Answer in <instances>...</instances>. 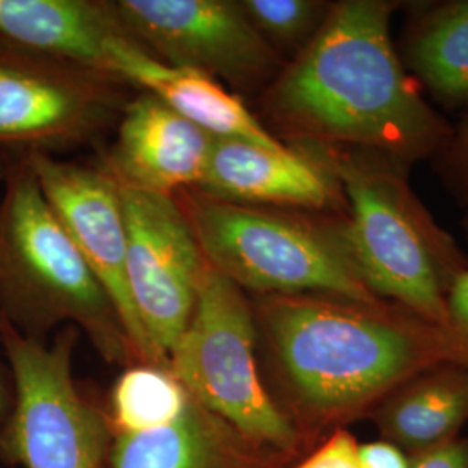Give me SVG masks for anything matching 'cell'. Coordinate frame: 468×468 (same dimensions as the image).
Returning a JSON list of instances; mask_svg holds the SVG:
<instances>
[{
  "label": "cell",
  "mask_w": 468,
  "mask_h": 468,
  "mask_svg": "<svg viewBox=\"0 0 468 468\" xmlns=\"http://www.w3.org/2000/svg\"><path fill=\"white\" fill-rule=\"evenodd\" d=\"M90 73L0 38V151L49 154L94 134L113 101Z\"/></svg>",
  "instance_id": "10"
},
{
  "label": "cell",
  "mask_w": 468,
  "mask_h": 468,
  "mask_svg": "<svg viewBox=\"0 0 468 468\" xmlns=\"http://www.w3.org/2000/svg\"><path fill=\"white\" fill-rule=\"evenodd\" d=\"M168 368L195 401L251 441L288 460L303 452L307 441L261 377L251 301L210 266Z\"/></svg>",
  "instance_id": "6"
},
{
  "label": "cell",
  "mask_w": 468,
  "mask_h": 468,
  "mask_svg": "<svg viewBox=\"0 0 468 468\" xmlns=\"http://www.w3.org/2000/svg\"><path fill=\"white\" fill-rule=\"evenodd\" d=\"M432 164L446 189L468 207V115L452 127V139Z\"/></svg>",
  "instance_id": "21"
},
{
  "label": "cell",
  "mask_w": 468,
  "mask_h": 468,
  "mask_svg": "<svg viewBox=\"0 0 468 468\" xmlns=\"http://www.w3.org/2000/svg\"><path fill=\"white\" fill-rule=\"evenodd\" d=\"M125 32L170 67L220 77L264 92L283 59L259 34L239 2L120 0L112 2Z\"/></svg>",
  "instance_id": "9"
},
{
  "label": "cell",
  "mask_w": 468,
  "mask_h": 468,
  "mask_svg": "<svg viewBox=\"0 0 468 468\" xmlns=\"http://www.w3.org/2000/svg\"><path fill=\"white\" fill-rule=\"evenodd\" d=\"M359 442L347 429L326 435L318 446L293 468H361L357 456Z\"/></svg>",
  "instance_id": "22"
},
{
  "label": "cell",
  "mask_w": 468,
  "mask_h": 468,
  "mask_svg": "<svg viewBox=\"0 0 468 468\" xmlns=\"http://www.w3.org/2000/svg\"><path fill=\"white\" fill-rule=\"evenodd\" d=\"M288 462L191 398L164 427L115 434L104 468H284Z\"/></svg>",
  "instance_id": "14"
},
{
  "label": "cell",
  "mask_w": 468,
  "mask_h": 468,
  "mask_svg": "<svg viewBox=\"0 0 468 468\" xmlns=\"http://www.w3.org/2000/svg\"><path fill=\"white\" fill-rule=\"evenodd\" d=\"M118 191L127 231L129 293L153 349L168 365V354L193 316L208 264L174 197L122 185Z\"/></svg>",
  "instance_id": "8"
},
{
  "label": "cell",
  "mask_w": 468,
  "mask_h": 468,
  "mask_svg": "<svg viewBox=\"0 0 468 468\" xmlns=\"http://www.w3.org/2000/svg\"><path fill=\"white\" fill-rule=\"evenodd\" d=\"M0 200V318L42 342L73 321L104 359L135 361L117 309L52 212L34 172L19 154Z\"/></svg>",
  "instance_id": "5"
},
{
  "label": "cell",
  "mask_w": 468,
  "mask_h": 468,
  "mask_svg": "<svg viewBox=\"0 0 468 468\" xmlns=\"http://www.w3.org/2000/svg\"><path fill=\"white\" fill-rule=\"evenodd\" d=\"M340 187L352 249L369 290L450 328L448 292L468 255L410 186L411 165L380 151L297 144Z\"/></svg>",
  "instance_id": "3"
},
{
  "label": "cell",
  "mask_w": 468,
  "mask_h": 468,
  "mask_svg": "<svg viewBox=\"0 0 468 468\" xmlns=\"http://www.w3.org/2000/svg\"><path fill=\"white\" fill-rule=\"evenodd\" d=\"M212 135L150 92L127 104L108 174L118 185L174 197L200 185Z\"/></svg>",
  "instance_id": "13"
},
{
  "label": "cell",
  "mask_w": 468,
  "mask_h": 468,
  "mask_svg": "<svg viewBox=\"0 0 468 468\" xmlns=\"http://www.w3.org/2000/svg\"><path fill=\"white\" fill-rule=\"evenodd\" d=\"M402 67L442 108L468 115V0L408 2Z\"/></svg>",
  "instance_id": "18"
},
{
  "label": "cell",
  "mask_w": 468,
  "mask_h": 468,
  "mask_svg": "<svg viewBox=\"0 0 468 468\" xmlns=\"http://www.w3.org/2000/svg\"><path fill=\"white\" fill-rule=\"evenodd\" d=\"M357 456L361 468H411V456L385 439L359 442Z\"/></svg>",
  "instance_id": "24"
},
{
  "label": "cell",
  "mask_w": 468,
  "mask_h": 468,
  "mask_svg": "<svg viewBox=\"0 0 468 468\" xmlns=\"http://www.w3.org/2000/svg\"><path fill=\"white\" fill-rule=\"evenodd\" d=\"M272 399L302 437H326L441 363H468V338L399 303L332 295L251 301Z\"/></svg>",
  "instance_id": "1"
},
{
  "label": "cell",
  "mask_w": 468,
  "mask_h": 468,
  "mask_svg": "<svg viewBox=\"0 0 468 468\" xmlns=\"http://www.w3.org/2000/svg\"><path fill=\"white\" fill-rule=\"evenodd\" d=\"M385 439L410 456L458 437L468 423V363H441L399 385L371 413Z\"/></svg>",
  "instance_id": "17"
},
{
  "label": "cell",
  "mask_w": 468,
  "mask_h": 468,
  "mask_svg": "<svg viewBox=\"0 0 468 468\" xmlns=\"http://www.w3.org/2000/svg\"><path fill=\"white\" fill-rule=\"evenodd\" d=\"M462 228H463V233H465V238H467L468 243V210L467 214H465V218H463V220H462Z\"/></svg>",
  "instance_id": "28"
},
{
  "label": "cell",
  "mask_w": 468,
  "mask_h": 468,
  "mask_svg": "<svg viewBox=\"0 0 468 468\" xmlns=\"http://www.w3.org/2000/svg\"><path fill=\"white\" fill-rule=\"evenodd\" d=\"M112 77L143 87L212 137L245 139L272 150L286 148L243 101L226 90L214 77L170 67L139 46L133 37H120L113 42Z\"/></svg>",
  "instance_id": "15"
},
{
  "label": "cell",
  "mask_w": 468,
  "mask_h": 468,
  "mask_svg": "<svg viewBox=\"0 0 468 468\" xmlns=\"http://www.w3.org/2000/svg\"><path fill=\"white\" fill-rule=\"evenodd\" d=\"M446 303L450 328L468 338V269L452 282Z\"/></svg>",
  "instance_id": "25"
},
{
  "label": "cell",
  "mask_w": 468,
  "mask_h": 468,
  "mask_svg": "<svg viewBox=\"0 0 468 468\" xmlns=\"http://www.w3.org/2000/svg\"><path fill=\"white\" fill-rule=\"evenodd\" d=\"M241 9L276 54L290 63L316 37L334 2L323 0H243Z\"/></svg>",
  "instance_id": "20"
},
{
  "label": "cell",
  "mask_w": 468,
  "mask_h": 468,
  "mask_svg": "<svg viewBox=\"0 0 468 468\" xmlns=\"http://www.w3.org/2000/svg\"><path fill=\"white\" fill-rule=\"evenodd\" d=\"M13 399H15V390H13V378L5 377L4 365L0 361V425L4 420L7 419L11 408H13Z\"/></svg>",
  "instance_id": "26"
},
{
  "label": "cell",
  "mask_w": 468,
  "mask_h": 468,
  "mask_svg": "<svg viewBox=\"0 0 468 468\" xmlns=\"http://www.w3.org/2000/svg\"><path fill=\"white\" fill-rule=\"evenodd\" d=\"M411 468H468V435L411 456Z\"/></svg>",
  "instance_id": "23"
},
{
  "label": "cell",
  "mask_w": 468,
  "mask_h": 468,
  "mask_svg": "<svg viewBox=\"0 0 468 468\" xmlns=\"http://www.w3.org/2000/svg\"><path fill=\"white\" fill-rule=\"evenodd\" d=\"M197 191L238 205L347 214L338 185L301 151L272 150L236 137H212Z\"/></svg>",
  "instance_id": "12"
},
{
  "label": "cell",
  "mask_w": 468,
  "mask_h": 468,
  "mask_svg": "<svg viewBox=\"0 0 468 468\" xmlns=\"http://www.w3.org/2000/svg\"><path fill=\"white\" fill-rule=\"evenodd\" d=\"M15 160H16V158H15ZM15 160L7 154V151H0V183L5 181L7 172H9V168H11Z\"/></svg>",
  "instance_id": "27"
},
{
  "label": "cell",
  "mask_w": 468,
  "mask_h": 468,
  "mask_svg": "<svg viewBox=\"0 0 468 468\" xmlns=\"http://www.w3.org/2000/svg\"><path fill=\"white\" fill-rule=\"evenodd\" d=\"M75 330L48 346L0 318L15 399L0 425V456L23 468H104L110 425L71 377Z\"/></svg>",
  "instance_id": "7"
},
{
  "label": "cell",
  "mask_w": 468,
  "mask_h": 468,
  "mask_svg": "<svg viewBox=\"0 0 468 468\" xmlns=\"http://www.w3.org/2000/svg\"><path fill=\"white\" fill-rule=\"evenodd\" d=\"M183 198L207 264L243 292L382 301L363 278L347 214L238 205L200 191Z\"/></svg>",
  "instance_id": "4"
},
{
  "label": "cell",
  "mask_w": 468,
  "mask_h": 468,
  "mask_svg": "<svg viewBox=\"0 0 468 468\" xmlns=\"http://www.w3.org/2000/svg\"><path fill=\"white\" fill-rule=\"evenodd\" d=\"M131 37L113 4L89 0H0V38L50 59L112 75V46Z\"/></svg>",
  "instance_id": "16"
},
{
  "label": "cell",
  "mask_w": 468,
  "mask_h": 468,
  "mask_svg": "<svg viewBox=\"0 0 468 468\" xmlns=\"http://www.w3.org/2000/svg\"><path fill=\"white\" fill-rule=\"evenodd\" d=\"M189 401L191 396L165 365H133L113 387L110 429L135 434L164 427L179 419Z\"/></svg>",
  "instance_id": "19"
},
{
  "label": "cell",
  "mask_w": 468,
  "mask_h": 468,
  "mask_svg": "<svg viewBox=\"0 0 468 468\" xmlns=\"http://www.w3.org/2000/svg\"><path fill=\"white\" fill-rule=\"evenodd\" d=\"M398 0H340L316 37L262 92L284 146L380 151L408 165L434 160L452 125L420 92L390 37Z\"/></svg>",
  "instance_id": "2"
},
{
  "label": "cell",
  "mask_w": 468,
  "mask_h": 468,
  "mask_svg": "<svg viewBox=\"0 0 468 468\" xmlns=\"http://www.w3.org/2000/svg\"><path fill=\"white\" fill-rule=\"evenodd\" d=\"M46 200L113 302L135 361L165 365L144 334L127 283V231L117 181L94 168L59 162L48 153L23 154Z\"/></svg>",
  "instance_id": "11"
}]
</instances>
